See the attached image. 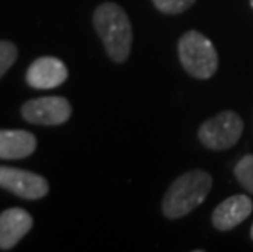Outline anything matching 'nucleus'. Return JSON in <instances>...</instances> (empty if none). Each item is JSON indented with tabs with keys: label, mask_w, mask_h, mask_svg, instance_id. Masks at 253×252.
Here are the masks:
<instances>
[{
	"label": "nucleus",
	"mask_w": 253,
	"mask_h": 252,
	"mask_svg": "<svg viewBox=\"0 0 253 252\" xmlns=\"http://www.w3.org/2000/svg\"><path fill=\"white\" fill-rule=\"evenodd\" d=\"M242 133H244V121L240 115L225 110L204 121L198 130V138L208 149L225 151L239 143Z\"/></svg>",
	"instance_id": "4"
},
{
	"label": "nucleus",
	"mask_w": 253,
	"mask_h": 252,
	"mask_svg": "<svg viewBox=\"0 0 253 252\" xmlns=\"http://www.w3.org/2000/svg\"><path fill=\"white\" fill-rule=\"evenodd\" d=\"M212 189V177L206 170L195 169L171 182L162 200V211L169 219H178L201 205Z\"/></svg>",
	"instance_id": "2"
},
{
	"label": "nucleus",
	"mask_w": 253,
	"mask_h": 252,
	"mask_svg": "<svg viewBox=\"0 0 253 252\" xmlns=\"http://www.w3.org/2000/svg\"><path fill=\"white\" fill-rule=\"evenodd\" d=\"M178 57L191 77L206 80L217 71L219 57L212 41L196 30L186 31L178 41Z\"/></svg>",
	"instance_id": "3"
},
{
	"label": "nucleus",
	"mask_w": 253,
	"mask_h": 252,
	"mask_svg": "<svg viewBox=\"0 0 253 252\" xmlns=\"http://www.w3.org/2000/svg\"><path fill=\"white\" fill-rule=\"evenodd\" d=\"M69 71L61 59L44 56L31 62L26 71V82L36 90H49L62 85L67 80Z\"/></svg>",
	"instance_id": "7"
},
{
	"label": "nucleus",
	"mask_w": 253,
	"mask_h": 252,
	"mask_svg": "<svg viewBox=\"0 0 253 252\" xmlns=\"http://www.w3.org/2000/svg\"><path fill=\"white\" fill-rule=\"evenodd\" d=\"M72 115L71 101L64 97H41L25 101L21 116L25 121L42 126L64 125Z\"/></svg>",
	"instance_id": "5"
},
{
	"label": "nucleus",
	"mask_w": 253,
	"mask_h": 252,
	"mask_svg": "<svg viewBox=\"0 0 253 252\" xmlns=\"http://www.w3.org/2000/svg\"><path fill=\"white\" fill-rule=\"evenodd\" d=\"M33 228V218L23 208H8L0 214V249L10 251Z\"/></svg>",
	"instance_id": "9"
},
{
	"label": "nucleus",
	"mask_w": 253,
	"mask_h": 252,
	"mask_svg": "<svg viewBox=\"0 0 253 252\" xmlns=\"http://www.w3.org/2000/svg\"><path fill=\"white\" fill-rule=\"evenodd\" d=\"M196 0H152L155 8L165 15H178L186 12Z\"/></svg>",
	"instance_id": "12"
},
{
	"label": "nucleus",
	"mask_w": 253,
	"mask_h": 252,
	"mask_svg": "<svg viewBox=\"0 0 253 252\" xmlns=\"http://www.w3.org/2000/svg\"><path fill=\"white\" fill-rule=\"evenodd\" d=\"M93 26L103 43L106 54L118 64L126 62L131 54L132 26L123 7L113 2L98 5L93 12Z\"/></svg>",
	"instance_id": "1"
},
{
	"label": "nucleus",
	"mask_w": 253,
	"mask_h": 252,
	"mask_svg": "<svg viewBox=\"0 0 253 252\" xmlns=\"http://www.w3.org/2000/svg\"><path fill=\"white\" fill-rule=\"evenodd\" d=\"M235 179L240 182V185L245 190L253 194V154L244 155L234 169Z\"/></svg>",
	"instance_id": "11"
},
{
	"label": "nucleus",
	"mask_w": 253,
	"mask_h": 252,
	"mask_svg": "<svg viewBox=\"0 0 253 252\" xmlns=\"http://www.w3.org/2000/svg\"><path fill=\"white\" fill-rule=\"evenodd\" d=\"M18 57V50L12 41H0V79Z\"/></svg>",
	"instance_id": "13"
},
{
	"label": "nucleus",
	"mask_w": 253,
	"mask_h": 252,
	"mask_svg": "<svg viewBox=\"0 0 253 252\" xmlns=\"http://www.w3.org/2000/svg\"><path fill=\"white\" fill-rule=\"evenodd\" d=\"M0 189L25 200H40L47 195L49 185L44 177L30 170L0 165Z\"/></svg>",
	"instance_id": "6"
},
{
	"label": "nucleus",
	"mask_w": 253,
	"mask_h": 252,
	"mask_svg": "<svg viewBox=\"0 0 253 252\" xmlns=\"http://www.w3.org/2000/svg\"><path fill=\"white\" fill-rule=\"evenodd\" d=\"M253 211V203L247 195H232L220 202L212 213V224L217 231H230L244 223Z\"/></svg>",
	"instance_id": "8"
},
{
	"label": "nucleus",
	"mask_w": 253,
	"mask_h": 252,
	"mask_svg": "<svg viewBox=\"0 0 253 252\" xmlns=\"http://www.w3.org/2000/svg\"><path fill=\"white\" fill-rule=\"evenodd\" d=\"M250 236H252V239H253V224H252V233H250Z\"/></svg>",
	"instance_id": "14"
},
{
	"label": "nucleus",
	"mask_w": 253,
	"mask_h": 252,
	"mask_svg": "<svg viewBox=\"0 0 253 252\" xmlns=\"http://www.w3.org/2000/svg\"><path fill=\"white\" fill-rule=\"evenodd\" d=\"M36 151V138L25 130H0V159H25Z\"/></svg>",
	"instance_id": "10"
},
{
	"label": "nucleus",
	"mask_w": 253,
	"mask_h": 252,
	"mask_svg": "<svg viewBox=\"0 0 253 252\" xmlns=\"http://www.w3.org/2000/svg\"><path fill=\"white\" fill-rule=\"evenodd\" d=\"M250 5H252V8H253V0H250Z\"/></svg>",
	"instance_id": "15"
}]
</instances>
